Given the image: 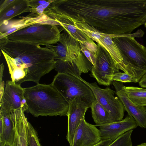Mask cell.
<instances>
[{"label":"cell","instance_id":"83f0119b","mask_svg":"<svg viewBox=\"0 0 146 146\" xmlns=\"http://www.w3.org/2000/svg\"><path fill=\"white\" fill-rule=\"evenodd\" d=\"M113 141L110 139L102 140L94 146H108Z\"/></svg>","mask_w":146,"mask_h":146},{"label":"cell","instance_id":"ffe728a7","mask_svg":"<svg viewBox=\"0 0 146 146\" xmlns=\"http://www.w3.org/2000/svg\"><path fill=\"white\" fill-rule=\"evenodd\" d=\"M30 12L27 0H13L5 9L0 12V24L16 16Z\"/></svg>","mask_w":146,"mask_h":146},{"label":"cell","instance_id":"8992f818","mask_svg":"<svg viewBox=\"0 0 146 146\" xmlns=\"http://www.w3.org/2000/svg\"><path fill=\"white\" fill-rule=\"evenodd\" d=\"M69 103L79 98L90 106L95 100L93 91L82 81L71 74L58 73L51 83Z\"/></svg>","mask_w":146,"mask_h":146},{"label":"cell","instance_id":"1f68e13d","mask_svg":"<svg viewBox=\"0 0 146 146\" xmlns=\"http://www.w3.org/2000/svg\"><path fill=\"white\" fill-rule=\"evenodd\" d=\"M0 67V83H1L2 81L3 73L4 70V65L3 63H2L1 64Z\"/></svg>","mask_w":146,"mask_h":146},{"label":"cell","instance_id":"cb8c5ba5","mask_svg":"<svg viewBox=\"0 0 146 146\" xmlns=\"http://www.w3.org/2000/svg\"><path fill=\"white\" fill-rule=\"evenodd\" d=\"M133 130H131L122 135L108 146H133L131 139Z\"/></svg>","mask_w":146,"mask_h":146},{"label":"cell","instance_id":"603a6c76","mask_svg":"<svg viewBox=\"0 0 146 146\" xmlns=\"http://www.w3.org/2000/svg\"><path fill=\"white\" fill-rule=\"evenodd\" d=\"M81 52L84 54L93 66L95 64L98 50L97 44L92 40L83 43L79 42Z\"/></svg>","mask_w":146,"mask_h":146},{"label":"cell","instance_id":"e575fe53","mask_svg":"<svg viewBox=\"0 0 146 146\" xmlns=\"http://www.w3.org/2000/svg\"><path fill=\"white\" fill-rule=\"evenodd\" d=\"M6 146H9V145H6Z\"/></svg>","mask_w":146,"mask_h":146},{"label":"cell","instance_id":"7a4b0ae2","mask_svg":"<svg viewBox=\"0 0 146 146\" xmlns=\"http://www.w3.org/2000/svg\"><path fill=\"white\" fill-rule=\"evenodd\" d=\"M0 46L1 50L7 54L4 57L14 83H38L41 77L55 68V53L46 46L3 38L0 39Z\"/></svg>","mask_w":146,"mask_h":146},{"label":"cell","instance_id":"30bf717a","mask_svg":"<svg viewBox=\"0 0 146 146\" xmlns=\"http://www.w3.org/2000/svg\"><path fill=\"white\" fill-rule=\"evenodd\" d=\"M97 45L96 61L93 66L91 75L99 84L109 86L112 83L113 74L119 71L109 52L99 44Z\"/></svg>","mask_w":146,"mask_h":146},{"label":"cell","instance_id":"7402d4cb","mask_svg":"<svg viewBox=\"0 0 146 146\" xmlns=\"http://www.w3.org/2000/svg\"><path fill=\"white\" fill-rule=\"evenodd\" d=\"M123 89L127 96L134 104L146 106V89L134 86H125Z\"/></svg>","mask_w":146,"mask_h":146},{"label":"cell","instance_id":"277c9868","mask_svg":"<svg viewBox=\"0 0 146 146\" xmlns=\"http://www.w3.org/2000/svg\"><path fill=\"white\" fill-rule=\"evenodd\" d=\"M144 33L140 29L133 34L112 38L122 58L123 71L138 82L146 74V48L137 42L134 37H142Z\"/></svg>","mask_w":146,"mask_h":146},{"label":"cell","instance_id":"9c48e42d","mask_svg":"<svg viewBox=\"0 0 146 146\" xmlns=\"http://www.w3.org/2000/svg\"><path fill=\"white\" fill-rule=\"evenodd\" d=\"M24 92V88L20 84L12 80L7 81L4 93L0 98V113L9 114L15 110H21L27 111L28 106Z\"/></svg>","mask_w":146,"mask_h":146},{"label":"cell","instance_id":"4dcf8cb0","mask_svg":"<svg viewBox=\"0 0 146 146\" xmlns=\"http://www.w3.org/2000/svg\"><path fill=\"white\" fill-rule=\"evenodd\" d=\"M0 98L2 96L5 89V83L4 81L0 83Z\"/></svg>","mask_w":146,"mask_h":146},{"label":"cell","instance_id":"4316f807","mask_svg":"<svg viewBox=\"0 0 146 146\" xmlns=\"http://www.w3.org/2000/svg\"><path fill=\"white\" fill-rule=\"evenodd\" d=\"M30 8H35L38 6L42 5L47 2L48 0H27Z\"/></svg>","mask_w":146,"mask_h":146},{"label":"cell","instance_id":"ac0fdd59","mask_svg":"<svg viewBox=\"0 0 146 146\" xmlns=\"http://www.w3.org/2000/svg\"><path fill=\"white\" fill-rule=\"evenodd\" d=\"M15 125V134L11 146H28L27 128L28 121L22 110L14 111Z\"/></svg>","mask_w":146,"mask_h":146},{"label":"cell","instance_id":"2e32d148","mask_svg":"<svg viewBox=\"0 0 146 146\" xmlns=\"http://www.w3.org/2000/svg\"><path fill=\"white\" fill-rule=\"evenodd\" d=\"M138 126L133 117L128 115L121 121L98 126L102 140L110 139L114 141L122 135Z\"/></svg>","mask_w":146,"mask_h":146},{"label":"cell","instance_id":"6da1fadb","mask_svg":"<svg viewBox=\"0 0 146 146\" xmlns=\"http://www.w3.org/2000/svg\"><path fill=\"white\" fill-rule=\"evenodd\" d=\"M54 9L111 35H129L146 21V0H60Z\"/></svg>","mask_w":146,"mask_h":146},{"label":"cell","instance_id":"44dd1931","mask_svg":"<svg viewBox=\"0 0 146 146\" xmlns=\"http://www.w3.org/2000/svg\"><path fill=\"white\" fill-rule=\"evenodd\" d=\"M92 117L96 126L114 122L111 116L106 110L95 99L90 107Z\"/></svg>","mask_w":146,"mask_h":146},{"label":"cell","instance_id":"f1b7e54d","mask_svg":"<svg viewBox=\"0 0 146 146\" xmlns=\"http://www.w3.org/2000/svg\"><path fill=\"white\" fill-rule=\"evenodd\" d=\"M13 0H5L3 1L0 6V12L1 11L5 9L7 6L10 4Z\"/></svg>","mask_w":146,"mask_h":146},{"label":"cell","instance_id":"5bb4252c","mask_svg":"<svg viewBox=\"0 0 146 146\" xmlns=\"http://www.w3.org/2000/svg\"><path fill=\"white\" fill-rule=\"evenodd\" d=\"M102 140L100 129L87 122L84 117L75 131L72 146H94Z\"/></svg>","mask_w":146,"mask_h":146},{"label":"cell","instance_id":"8fae6325","mask_svg":"<svg viewBox=\"0 0 146 146\" xmlns=\"http://www.w3.org/2000/svg\"><path fill=\"white\" fill-rule=\"evenodd\" d=\"M46 47L55 52L56 62H69L74 64L81 52L79 42L65 30L60 33L58 42Z\"/></svg>","mask_w":146,"mask_h":146},{"label":"cell","instance_id":"5b68a950","mask_svg":"<svg viewBox=\"0 0 146 146\" xmlns=\"http://www.w3.org/2000/svg\"><path fill=\"white\" fill-rule=\"evenodd\" d=\"M60 35L57 25L36 24L19 30L3 38L9 41L46 46L56 44L60 40Z\"/></svg>","mask_w":146,"mask_h":146},{"label":"cell","instance_id":"7c38bea8","mask_svg":"<svg viewBox=\"0 0 146 146\" xmlns=\"http://www.w3.org/2000/svg\"><path fill=\"white\" fill-rule=\"evenodd\" d=\"M3 22L0 24V39L26 27L36 24H48L59 25V23L44 13L38 15L32 13L25 17Z\"/></svg>","mask_w":146,"mask_h":146},{"label":"cell","instance_id":"4fadbf2b","mask_svg":"<svg viewBox=\"0 0 146 146\" xmlns=\"http://www.w3.org/2000/svg\"><path fill=\"white\" fill-rule=\"evenodd\" d=\"M68 127L66 139L70 146H72L75 131L86 112L90 106L79 98L69 102Z\"/></svg>","mask_w":146,"mask_h":146},{"label":"cell","instance_id":"484cf974","mask_svg":"<svg viewBox=\"0 0 146 146\" xmlns=\"http://www.w3.org/2000/svg\"><path fill=\"white\" fill-rule=\"evenodd\" d=\"M111 80L112 81H116L122 82H133L137 83V80L134 78L126 73L120 71L115 73L113 75Z\"/></svg>","mask_w":146,"mask_h":146},{"label":"cell","instance_id":"d6986e66","mask_svg":"<svg viewBox=\"0 0 146 146\" xmlns=\"http://www.w3.org/2000/svg\"><path fill=\"white\" fill-rule=\"evenodd\" d=\"M49 17L59 23L64 30L79 42L83 43L92 40L83 32L77 28L70 18L65 15L55 14H52Z\"/></svg>","mask_w":146,"mask_h":146},{"label":"cell","instance_id":"f546056e","mask_svg":"<svg viewBox=\"0 0 146 146\" xmlns=\"http://www.w3.org/2000/svg\"><path fill=\"white\" fill-rule=\"evenodd\" d=\"M139 86L142 87L146 88V74L141 78L139 82Z\"/></svg>","mask_w":146,"mask_h":146},{"label":"cell","instance_id":"e0dca14e","mask_svg":"<svg viewBox=\"0 0 146 146\" xmlns=\"http://www.w3.org/2000/svg\"><path fill=\"white\" fill-rule=\"evenodd\" d=\"M14 112L7 114L0 113V146H11L15 134Z\"/></svg>","mask_w":146,"mask_h":146},{"label":"cell","instance_id":"ba28073f","mask_svg":"<svg viewBox=\"0 0 146 146\" xmlns=\"http://www.w3.org/2000/svg\"><path fill=\"white\" fill-rule=\"evenodd\" d=\"M76 27L82 31L93 41L99 44L110 53L116 68L122 71L123 59L120 53L112 38L119 35H113L103 33L95 28L83 22L76 23Z\"/></svg>","mask_w":146,"mask_h":146},{"label":"cell","instance_id":"52a82bcc","mask_svg":"<svg viewBox=\"0 0 146 146\" xmlns=\"http://www.w3.org/2000/svg\"><path fill=\"white\" fill-rule=\"evenodd\" d=\"M82 81L91 89L95 99L108 112L113 122L123 119L125 110L122 102L114 96L115 92L109 87L105 89L100 88L96 82L90 83L81 77L74 76Z\"/></svg>","mask_w":146,"mask_h":146},{"label":"cell","instance_id":"836d02e7","mask_svg":"<svg viewBox=\"0 0 146 146\" xmlns=\"http://www.w3.org/2000/svg\"><path fill=\"white\" fill-rule=\"evenodd\" d=\"M145 25V27H146V21L145 23V24L144 25Z\"/></svg>","mask_w":146,"mask_h":146},{"label":"cell","instance_id":"d4e9b609","mask_svg":"<svg viewBox=\"0 0 146 146\" xmlns=\"http://www.w3.org/2000/svg\"><path fill=\"white\" fill-rule=\"evenodd\" d=\"M27 138L29 146H41L37 132L29 121L27 128Z\"/></svg>","mask_w":146,"mask_h":146},{"label":"cell","instance_id":"9a60e30c","mask_svg":"<svg viewBox=\"0 0 146 146\" xmlns=\"http://www.w3.org/2000/svg\"><path fill=\"white\" fill-rule=\"evenodd\" d=\"M112 83L116 94L122 102L128 115L133 117L138 126L146 128V108L138 106L130 101L124 90L123 82L112 81Z\"/></svg>","mask_w":146,"mask_h":146},{"label":"cell","instance_id":"d6a6232c","mask_svg":"<svg viewBox=\"0 0 146 146\" xmlns=\"http://www.w3.org/2000/svg\"><path fill=\"white\" fill-rule=\"evenodd\" d=\"M135 146H146V143H142Z\"/></svg>","mask_w":146,"mask_h":146},{"label":"cell","instance_id":"3957f363","mask_svg":"<svg viewBox=\"0 0 146 146\" xmlns=\"http://www.w3.org/2000/svg\"><path fill=\"white\" fill-rule=\"evenodd\" d=\"M28 110L34 116H67L69 103L50 84L39 83L24 88Z\"/></svg>","mask_w":146,"mask_h":146}]
</instances>
